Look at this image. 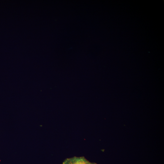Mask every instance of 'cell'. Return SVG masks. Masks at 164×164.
Here are the masks:
<instances>
[{"mask_svg":"<svg viewBox=\"0 0 164 164\" xmlns=\"http://www.w3.org/2000/svg\"><path fill=\"white\" fill-rule=\"evenodd\" d=\"M63 164H97L89 162L83 157L67 158L63 162Z\"/></svg>","mask_w":164,"mask_h":164,"instance_id":"cell-1","label":"cell"}]
</instances>
